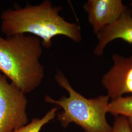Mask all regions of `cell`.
I'll use <instances>...</instances> for the list:
<instances>
[{
  "label": "cell",
  "instance_id": "1",
  "mask_svg": "<svg viewBox=\"0 0 132 132\" xmlns=\"http://www.w3.org/2000/svg\"><path fill=\"white\" fill-rule=\"evenodd\" d=\"M61 6H55L51 1L39 5L17 6L3 11L1 15V31L6 36L31 33L42 39V46L50 48L52 38L63 35L76 43L82 40L80 27L67 21L59 15Z\"/></svg>",
  "mask_w": 132,
  "mask_h": 132
},
{
  "label": "cell",
  "instance_id": "2",
  "mask_svg": "<svg viewBox=\"0 0 132 132\" xmlns=\"http://www.w3.org/2000/svg\"><path fill=\"white\" fill-rule=\"evenodd\" d=\"M42 53V42L35 36H0V71L24 94L29 93L45 77L40 62Z\"/></svg>",
  "mask_w": 132,
  "mask_h": 132
},
{
  "label": "cell",
  "instance_id": "3",
  "mask_svg": "<svg viewBox=\"0 0 132 132\" xmlns=\"http://www.w3.org/2000/svg\"><path fill=\"white\" fill-rule=\"evenodd\" d=\"M55 79L58 85L68 92L69 96H63L55 100L46 95L45 100L63 109L57 117L64 127L73 122L80 126L84 132H111L112 127L106 118L110 98L108 95H99L90 99L86 98L75 90L65 75L59 70H57Z\"/></svg>",
  "mask_w": 132,
  "mask_h": 132
},
{
  "label": "cell",
  "instance_id": "4",
  "mask_svg": "<svg viewBox=\"0 0 132 132\" xmlns=\"http://www.w3.org/2000/svg\"><path fill=\"white\" fill-rule=\"evenodd\" d=\"M26 94L0 73V132H12L28 122Z\"/></svg>",
  "mask_w": 132,
  "mask_h": 132
},
{
  "label": "cell",
  "instance_id": "5",
  "mask_svg": "<svg viewBox=\"0 0 132 132\" xmlns=\"http://www.w3.org/2000/svg\"><path fill=\"white\" fill-rule=\"evenodd\" d=\"M112 59L113 65L102 76L101 83L113 100L132 94V55L125 57L113 53Z\"/></svg>",
  "mask_w": 132,
  "mask_h": 132
},
{
  "label": "cell",
  "instance_id": "6",
  "mask_svg": "<svg viewBox=\"0 0 132 132\" xmlns=\"http://www.w3.org/2000/svg\"><path fill=\"white\" fill-rule=\"evenodd\" d=\"M83 7L95 34L115 22L128 9L121 0H89Z\"/></svg>",
  "mask_w": 132,
  "mask_h": 132
},
{
  "label": "cell",
  "instance_id": "7",
  "mask_svg": "<svg viewBox=\"0 0 132 132\" xmlns=\"http://www.w3.org/2000/svg\"><path fill=\"white\" fill-rule=\"evenodd\" d=\"M96 35L98 43L94 53L96 56L102 55L107 44L115 39H120L132 44V10L128 9L115 22L105 27Z\"/></svg>",
  "mask_w": 132,
  "mask_h": 132
},
{
  "label": "cell",
  "instance_id": "8",
  "mask_svg": "<svg viewBox=\"0 0 132 132\" xmlns=\"http://www.w3.org/2000/svg\"><path fill=\"white\" fill-rule=\"evenodd\" d=\"M107 112L115 117L121 116L132 118V95L112 100L109 103Z\"/></svg>",
  "mask_w": 132,
  "mask_h": 132
},
{
  "label": "cell",
  "instance_id": "9",
  "mask_svg": "<svg viewBox=\"0 0 132 132\" xmlns=\"http://www.w3.org/2000/svg\"><path fill=\"white\" fill-rule=\"evenodd\" d=\"M57 111V107L53 108L42 118H34L29 124L12 132H39L44 125L55 118Z\"/></svg>",
  "mask_w": 132,
  "mask_h": 132
},
{
  "label": "cell",
  "instance_id": "10",
  "mask_svg": "<svg viewBox=\"0 0 132 132\" xmlns=\"http://www.w3.org/2000/svg\"><path fill=\"white\" fill-rule=\"evenodd\" d=\"M111 132H131L127 118L121 116L116 117Z\"/></svg>",
  "mask_w": 132,
  "mask_h": 132
},
{
  "label": "cell",
  "instance_id": "11",
  "mask_svg": "<svg viewBox=\"0 0 132 132\" xmlns=\"http://www.w3.org/2000/svg\"><path fill=\"white\" fill-rule=\"evenodd\" d=\"M128 118V122H129V124L130 126V130L132 132V118Z\"/></svg>",
  "mask_w": 132,
  "mask_h": 132
},
{
  "label": "cell",
  "instance_id": "12",
  "mask_svg": "<svg viewBox=\"0 0 132 132\" xmlns=\"http://www.w3.org/2000/svg\"><path fill=\"white\" fill-rule=\"evenodd\" d=\"M130 5H131V6H132V1L131 2V3H130Z\"/></svg>",
  "mask_w": 132,
  "mask_h": 132
}]
</instances>
